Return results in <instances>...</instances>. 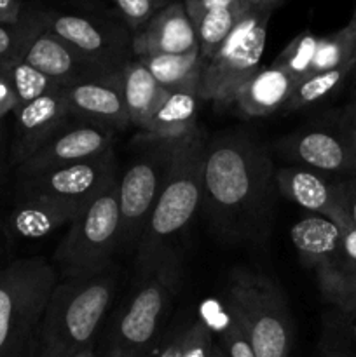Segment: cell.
I'll return each instance as SVG.
<instances>
[{"instance_id":"cell-10","label":"cell","mask_w":356,"mask_h":357,"mask_svg":"<svg viewBox=\"0 0 356 357\" xmlns=\"http://www.w3.org/2000/svg\"><path fill=\"white\" fill-rule=\"evenodd\" d=\"M147 150L119 180L121 244L136 246L163 192L180 139H145Z\"/></svg>"},{"instance_id":"cell-1","label":"cell","mask_w":356,"mask_h":357,"mask_svg":"<svg viewBox=\"0 0 356 357\" xmlns=\"http://www.w3.org/2000/svg\"><path fill=\"white\" fill-rule=\"evenodd\" d=\"M278 197L276 166L253 136L223 132L206 143L201 206L220 239L264 244Z\"/></svg>"},{"instance_id":"cell-26","label":"cell","mask_w":356,"mask_h":357,"mask_svg":"<svg viewBox=\"0 0 356 357\" xmlns=\"http://www.w3.org/2000/svg\"><path fill=\"white\" fill-rule=\"evenodd\" d=\"M355 68L356 61H351L348 63V65L341 66V68L327 70V72H316L304 77L302 80L297 82L292 100L288 101L285 110L297 112L300 110V108L311 107V105L318 103V101H323L325 98L334 94L335 91L346 82V79H348L351 73H355Z\"/></svg>"},{"instance_id":"cell-12","label":"cell","mask_w":356,"mask_h":357,"mask_svg":"<svg viewBox=\"0 0 356 357\" xmlns=\"http://www.w3.org/2000/svg\"><path fill=\"white\" fill-rule=\"evenodd\" d=\"M276 149L297 166L332 178H356V152L342 124L302 128L276 143Z\"/></svg>"},{"instance_id":"cell-3","label":"cell","mask_w":356,"mask_h":357,"mask_svg":"<svg viewBox=\"0 0 356 357\" xmlns=\"http://www.w3.org/2000/svg\"><path fill=\"white\" fill-rule=\"evenodd\" d=\"M114 293L115 279L108 271L58 282L42 314L31 357H70L94 347Z\"/></svg>"},{"instance_id":"cell-4","label":"cell","mask_w":356,"mask_h":357,"mask_svg":"<svg viewBox=\"0 0 356 357\" xmlns=\"http://www.w3.org/2000/svg\"><path fill=\"white\" fill-rule=\"evenodd\" d=\"M225 305L255 356H292V314L285 293L272 279L246 268H236L227 279Z\"/></svg>"},{"instance_id":"cell-34","label":"cell","mask_w":356,"mask_h":357,"mask_svg":"<svg viewBox=\"0 0 356 357\" xmlns=\"http://www.w3.org/2000/svg\"><path fill=\"white\" fill-rule=\"evenodd\" d=\"M187 321H180L171 326L166 328L163 338L154 349L150 357H180L181 356V345H184V335Z\"/></svg>"},{"instance_id":"cell-20","label":"cell","mask_w":356,"mask_h":357,"mask_svg":"<svg viewBox=\"0 0 356 357\" xmlns=\"http://www.w3.org/2000/svg\"><path fill=\"white\" fill-rule=\"evenodd\" d=\"M87 202L47 197L20 199L9 216L10 232L21 239H40L59 227L72 223Z\"/></svg>"},{"instance_id":"cell-32","label":"cell","mask_w":356,"mask_h":357,"mask_svg":"<svg viewBox=\"0 0 356 357\" xmlns=\"http://www.w3.org/2000/svg\"><path fill=\"white\" fill-rule=\"evenodd\" d=\"M114 2L129 28L136 31L149 23L159 10H163L171 0H114Z\"/></svg>"},{"instance_id":"cell-9","label":"cell","mask_w":356,"mask_h":357,"mask_svg":"<svg viewBox=\"0 0 356 357\" xmlns=\"http://www.w3.org/2000/svg\"><path fill=\"white\" fill-rule=\"evenodd\" d=\"M300 261L316 275L325 302L348 312L356 307V268L346 258L337 225L320 215H307L290 229Z\"/></svg>"},{"instance_id":"cell-33","label":"cell","mask_w":356,"mask_h":357,"mask_svg":"<svg viewBox=\"0 0 356 357\" xmlns=\"http://www.w3.org/2000/svg\"><path fill=\"white\" fill-rule=\"evenodd\" d=\"M220 345L225 351L227 357H257L253 349H251L250 342L243 335L236 323L229 317L225 328L220 333Z\"/></svg>"},{"instance_id":"cell-17","label":"cell","mask_w":356,"mask_h":357,"mask_svg":"<svg viewBox=\"0 0 356 357\" xmlns=\"http://www.w3.org/2000/svg\"><path fill=\"white\" fill-rule=\"evenodd\" d=\"M199 49L198 33L184 2H170L149 23L135 31L131 52L135 58L150 54H187Z\"/></svg>"},{"instance_id":"cell-44","label":"cell","mask_w":356,"mask_h":357,"mask_svg":"<svg viewBox=\"0 0 356 357\" xmlns=\"http://www.w3.org/2000/svg\"><path fill=\"white\" fill-rule=\"evenodd\" d=\"M248 3H251V6H262L264 0H248Z\"/></svg>"},{"instance_id":"cell-5","label":"cell","mask_w":356,"mask_h":357,"mask_svg":"<svg viewBox=\"0 0 356 357\" xmlns=\"http://www.w3.org/2000/svg\"><path fill=\"white\" fill-rule=\"evenodd\" d=\"M56 284L54 267L44 258H23L0 271V357H31Z\"/></svg>"},{"instance_id":"cell-45","label":"cell","mask_w":356,"mask_h":357,"mask_svg":"<svg viewBox=\"0 0 356 357\" xmlns=\"http://www.w3.org/2000/svg\"><path fill=\"white\" fill-rule=\"evenodd\" d=\"M351 21H355V23H356V7H355V13H353V17H351Z\"/></svg>"},{"instance_id":"cell-22","label":"cell","mask_w":356,"mask_h":357,"mask_svg":"<svg viewBox=\"0 0 356 357\" xmlns=\"http://www.w3.org/2000/svg\"><path fill=\"white\" fill-rule=\"evenodd\" d=\"M198 89L166 91V96L142 129L143 139H180L198 129Z\"/></svg>"},{"instance_id":"cell-46","label":"cell","mask_w":356,"mask_h":357,"mask_svg":"<svg viewBox=\"0 0 356 357\" xmlns=\"http://www.w3.org/2000/svg\"><path fill=\"white\" fill-rule=\"evenodd\" d=\"M355 73H356V68H355Z\"/></svg>"},{"instance_id":"cell-31","label":"cell","mask_w":356,"mask_h":357,"mask_svg":"<svg viewBox=\"0 0 356 357\" xmlns=\"http://www.w3.org/2000/svg\"><path fill=\"white\" fill-rule=\"evenodd\" d=\"M318 40H320V37H316L311 31H302L286 44V47L279 52L272 65L281 68L283 72L292 75L299 82L311 73V66H313L314 56H316Z\"/></svg>"},{"instance_id":"cell-43","label":"cell","mask_w":356,"mask_h":357,"mask_svg":"<svg viewBox=\"0 0 356 357\" xmlns=\"http://www.w3.org/2000/svg\"><path fill=\"white\" fill-rule=\"evenodd\" d=\"M281 2V0H264V3L262 6H267V7H272V9H276V6Z\"/></svg>"},{"instance_id":"cell-25","label":"cell","mask_w":356,"mask_h":357,"mask_svg":"<svg viewBox=\"0 0 356 357\" xmlns=\"http://www.w3.org/2000/svg\"><path fill=\"white\" fill-rule=\"evenodd\" d=\"M251 3L248 0H234L232 3L220 9L209 10L206 13L201 20L194 23L195 33H198V44H199V54H201L202 61H209L218 51L220 45L227 40L230 31L236 28L241 17L251 9Z\"/></svg>"},{"instance_id":"cell-19","label":"cell","mask_w":356,"mask_h":357,"mask_svg":"<svg viewBox=\"0 0 356 357\" xmlns=\"http://www.w3.org/2000/svg\"><path fill=\"white\" fill-rule=\"evenodd\" d=\"M23 59L28 65L44 73L45 77H49L59 87L68 86L77 80L101 75V73H114L107 72L96 63L82 58L79 52L73 51L61 38H58L47 30H42L31 40Z\"/></svg>"},{"instance_id":"cell-30","label":"cell","mask_w":356,"mask_h":357,"mask_svg":"<svg viewBox=\"0 0 356 357\" xmlns=\"http://www.w3.org/2000/svg\"><path fill=\"white\" fill-rule=\"evenodd\" d=\"M44 30L40 14L37 16H27L17 23L2 24L0 23V65L23 59L28 45L35 37Z\"/></svg>"},{"instance_id":"cell-2","label":"cell","mask_w":356,"mask_h":357,"mask_svg":"<svg viewBox=\"0 0 356 357\" xmlns=\"http://www.w3.org/2000/svg\"><path fill=\"white\" fill-rule=\"evenodd\" d=\"M206 138L199 128L180 138L166 183L136 244L140 282L161 278L171 289L178 282V258L173 241L201 206Z\"/></svg>"},{"instance_id":"cell-15","label":"cell","mask_w":356,"mask_h":357,"mask_svg":"<svg viewBox=\"0 0 356 357\" xmlns=\"http://www.w3.org/2000/svg\"><path fill=\"white\" fill-rule=\"evenodd\" d=\"M40 17L44 30L51 31L82 58L107 72H121L129 61L124 38L87 17L54 13L40 14Z\"/></svg>"},{"instance_id":"cell-41","label":"cell","mask_w":356,"mask_h":357,"mask_svg":"<svg viewBox=\"0 0 356 357\" xmlns=\"http://www.w3.org/2000/svg\"><path fill=\"white\" fill-rule=\"evenodd\" d=\"M212 357H227L225 351H223V347H222V345H220V342H215V345H213Z\"/></svg>"},{"instance_id":"cell-29","label":"cell","mask_w":356,"mask_h":357,"mask_svg":"<svg viewBox=\"0 0 356 357\" xmlns=\"http://www.w3.org/2000/svg\"><path fill=\"white\" fill-rule=\"evenodd\" d=\"M0 68L3 70L10 86H13V91L17 100V107L30 103V101L37 100V98L44 96V94L51 93V91L59 87L58 84L52 82L44 73H40L37 68L28 65L24 59H14V61L3 63V65H0Z\"/></svg>"},{"instance_id":"cell-6","label":"cell","mask_w":356,"mask_h":357,"mask_svg":"<svg viewBox=\"0 0 356 357\" xmlns=\"http://www.w3.org/2000/svg\"><path fill=\"white\" fill-rule=\"evenodd\" d=\"M121 244L119 180L91 199L70 223L56 250V264L65 279L89 278L108 271L112 253Z\"/></svg>"},{"instance_id":"cell-21","label":"cell","mask_w":356,"mask_h":357,"mask_svg":"<svg viewBox=\"0 0 356 357\" xmlns=\"http://www.w3.org/2000/svg\"><path fill=\"white\" fill-rule=\"evenodd\" d=\"M297 80L274 65L260 66L236 94V107L246 117H265L285 110Z\"/></svg>"},{"instance_id":"cell-35","label":"cell","mask_w":356,"mask_h":357,"mask_svg":"<svg viewBox=\"0 0 356 357\" xmlns=\"http://www.w3.org/2000/svg\"><path fill=\"white\" fill-rule=\"evenodd\" d=\"M334 223L337 225L339 232H341L342 251H344L351 267L356 268V227L353 225L348 215H341L339 218L334 220Z\"/></svg>"},{"instance_id":"cell-14","label":"cell","mask_w":356,"mask_h":357,"mask_svg":"<svg viewBox=\"0 0 356 357\" xmlns=\"http://www.w3.org/2000/svg\"><path fill=\"white\" fill-rule=\"evenodd\" d=\"M70 117L121 131L131 126L122 93L121 72L101 73L59 87Z\"/></svg>"},{"instance_id":"cell-28","label":"cell","mask_w":356,"mask_h":357,"mask_svg":"<svg viewBox=\"0 0 356 357\" xmlns=\"http://www.w3.org/2000/svg\"><path fill=\"white\" fill-rule=\"evenodd\" d=\"M318 357H356V307L327 317Z\"/></svg>"},{"instance_id":"cell-18","label":"cell","mask_w":356,"mask_h":357,"mask_svg":"<svg viewBox=\"0 0 356 357\" xmlns=\"http://www.w3.org/2000/svg\"><path fill=\"white\" fill-rule=\"evenodd\" d=\"M16 135L13 143V160L21 166L30 159L42 143L70 119L61 91L54 89L14 110Z\"/></svg>"},{"instance_id":"cell-13","label":"cell","mask_w":356,"mask_h":357,"mask_svg":"<svg viewBox=\"0 0 356 357\" xmlns=\"http://www.w3.org/2000/svg\"><path fill=\"white\" fill-rule=\"evenodd\" d=\"M115 131L98 124L70 117L61 128L56 129L40 149L20 166L21 176L58 169L94 159L114 150Z\"/></svg>"},{"instance_id":"cell-39","label":"cell","mask_w":356,"mask_h":357,"mask_svg":"<svg viewBox=\"0 0 356 357\" xmlns=\"http://www.w3.org/2000/svg\"><path fill=\"white\" fill-rule=\"evenodd\" d=\"M21 16L23 14H21L20 0H0V23H17L21 20Z\"/></svg>"},{"instance_id":"cell-40","label":"cell","mask_w":356,"mask_h":357,"mask_svg":"<svg viewBox=\"0 0 356 357\" xmlns=\"http://www.w3.org/2000/svg\"><path fill=\"white\" fill-rule=\"evenodd\" d=\"M342 128H344V131L348 132L349 142H351L353 149H355V152H356V100H355V103L351 105V108H349Z\"/></svg>"},{"instance_id":"cell-16","label":"cell","mask_w":356,"mask_h":357,"mask_svg":"<svg viewBox=\"0 0 356 357\" xmlns=\"http://www.w3.org/2000/svg\"><path fill=\"white\" fill-rule=\"evenodd\" d=\"M342 180L321 174L318 171L302 166H286L276 169V187L278 194L295 202L299 208L306 209L311 215H320L334 222L342 209Z\"/></svg>"},{"instance_id":"cell-37","label":"cell","mask_w":356,"mask_h":357,"mask_svg":"<svg viewBox=\"0 0 356 357\" xmlns=\"http://www.w3.org/2000/svg\"><path fill=\"white\" fill-rule=\"evenodd\" d=\"M17 108L16 94H14L13 86H10L9 79L0 68V119L6 117L9 112H14Z\"/></svg>"},{"instance_id":"cell-38","label":"cell","mask_w":356,"mask_h":357,"mask_svg":"<svg viewBox=\"0 0 356 357\" xmlns=\"http://www.w3.org/2000/svg\"><path fill=\"white\" fill-rule=\"evenodd\" d=\"M342 209L356 227V178L342 180Z\"/></svg>"},{"instance_id":"cell-11","label":"cell","mask_w":356,"mask_h":357,"mask_svg":"<svg viewBox=\"0 0 356 357\" xmlns=\"http://www.w3.org/2000/svg\"><path fill=\"white\" fill-rule=\"evenodd\" d=\"M115 180H119L117 160L114 150H108L84 162L21 176L20 199L47 197L89 202Z\"/></svg>"},{"instance_id":"cell-7","label":"cell","mask_w":356,"mask_h":357,"mask_svg":"<svg viewBox=\"0 0 356 357\" xmlns=\"http://www.w3.org/2000/svg\"><path fill=\"white\" fill-rule=\"evenodd\" d=\"M272 7L253 6L236 24L227 40L202 66L199 98L216 108L229 107L237 91L260 68L267 40V24Z\"/></svg>"},{"instance_id":"cell-8","label":"cell","mask_w":356,"mask_h":357,"mask_svg":"<svg viewBox=\"0 0 356 357\" xmlns=\"http://www.w3.org/2000/svg\"><path fill=\"white\" fill-rule=\"evenodd\" d=\"M173 291L161 278L140 282L135 295L98 335L94 357H150L168 328Z\"/></svg>"},{"instance_id":"cell-27","label":"cell","mask_w":356,"mask_h":357,"mask_svg":"<svg viewBox=\"0 0 356 357\" xmlns=\"http://www.w3.org/2000/svg\"><path fill=\"white\" fill-rule=\"evenodd\" d=\"M351 61H356L355 21H349L344 28L327 35V37H320L316 56H314L313 66H311V73L341 68V66L348 65Z\"/></svg>"},{"instance_id":"cell-24","label":"cell","mask_w":356,"mask_h":357,"mask_svg":"<svg viewBox=\"0 0 356 357\" xmlns=\"http://www.w3.org/2000/svg\"><path fill=\"white\" fill-rule=\"evenodd\" d=\"M140 61L145 65L163 89H198L201 84L202 61L199 49L187 54H150L140 56Z\"/></svg>"},{"instance_id":"cell-42","label":"cell","mask_w":356,"mask_h":357,"mask_svg":"<svg viewBox=\"0 0 356 357\" xmlns=\"http://www.w3.org/2000/svg\"><path fill=\"white\" fill-rule=\"evenodd\" d=\"M94 347H96V345H94ZM94 347H89V349H86V351L79 352V354H75V356H70V357H94Z\"/></svg>"},{"instance_id":"cell-36","label":"cell","mask_w":356,"mask_h":357,"mask_svg":"<svg viewBox=\"0 0 356 357\" xmlns=\"http://www.w3.org/2000/svg\"><path fill=\"white\" fill-rule=\"evenodd\" d=\"M232 2L234 0H184V6L192 23H195L209 10L220 9V7H225Z\"/></svg>"},{"instance_id":"cell-23","label":"cell","mask_w":356,"mask_h":357,"mask_svg":"<svg viewBox=\"0 0 356 357\" xmlns=\"http://www.w3.org/2000/svg\"><path fill=\"white\" fill-rule=\"evenodd\" d=\"M121 79L129 122L135 128L143 129L163 98L166 96V89L157 84L152 73L136 58L129 59L122 66Z\"/></svg>"}]
</instances>
